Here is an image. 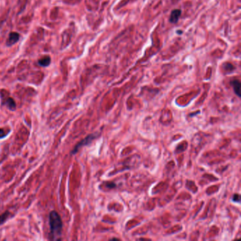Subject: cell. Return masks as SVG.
<instances>
[{
    "mask_svg": "<svg viewBox=\"0 0 241 241\" xmlns=\"http://www.w3.org/2000/svg\"><path fill=\"white\" fill-rule=\"evenodd\" d=\"M49 224L51 239L57 240L58 237L62 236L63 224H62L61 217L55 211H52L50 213Z\"/></svg>",
    "mask_w": 241,
    "mask_h": 241,
    "instance_id": "obj_1",
    "label": "cell"
},
{
    "mask_svg": "<svg viewBox=\"0 0 241 241\" xmlns=\"http://www.w3.org/2000/svg\"><path fill=\"white\" fill-rule=\"evenodd\" d=\"M96 137H97V135L96 134H91L88 135L86 138H84L83 140L79 141L77 144L75 146L74 149H72V151H71V154H72V155L76 154V153L78 152L79 150L81 148L84 147V146H87V145L90 144L91 143L92 141L96 138Z\"/></svg>",
    "mask_w": 241,
    "mask_h": 241,
    "instance_id": "obj_2",
    "label": "cell"
},
{
    "mask_svg": "<svg viewBox=\"0 0 241 241\" xmlns=\"http://www.w3.org/2000/svg\"><path fill=\"white\" fill-rule=\"evenodd\" d=\"M20 38V36L19 33H16V32H12L9 34V38H8V40L7 42V46H11L13 45L15 43L19 41Z\"/></svg>",
    "mask_w": 241,
    "mask_h": 241,
    "instance_id": "obj_3",
    "label": "cell"
},
{
    "mask_svg": "<svg viewBox=\"0 0 241 241\" xmlns=\"http://www.w3.org/2000/svg\"><path fill=\"white\" fill-rule=\"evenodd\" d=\"M181 15V10L174 9L172 11L171 17H170V21L172 23H176L179 20V18Z\"/></svg>",
    "mask_w": 241,
    "mask_h": 241,
    "instance_id": "obj_4",
    "label": "cell"
},
{
    "mask_svg": "<svg viewBox=\"0 0 241 241\" xmlns=\"http://www.w3.org/2000/svg\"><path fill=\"white\" fill-rule=\"evenodd\" d=\"M3 104H5L10 110H14L16 109V107H17L15 101L12 98H7V99H5V101L3 102Z\"/></svg>",
    "mask_w": 241,
    "mask_h": 241,
    "instance_id": "obj_5",
    "label": "cell"
},
{
    "mask_svg": "<svg viewBox=\"0 0 241 241\" xmlns=\"http://www.w3.org/2000/svg\"><path fill=\"white\" fill-rule=\"evenodd\" d=\"M232 85L233 87L234 91L237 96L240 97V82L238 80H234L232 82Z\"/></svg>",
    "mask_w": 241,
    "mask_h": 241,
    "instance_id": "obj_6",
    "label": "cell"
},
{
    "mask_svg": "<svg viewBox=\"0 0 241 241\" xmlns=\"http://www.w3.org/2000/svg\"><path fill=\"white\" fill-rule=\"evenodd\" d=\"M50 62H51V58L49 56L47 57H44L39 60L38 61V63H39L40 65H41L42 66H48L50 64Z\"/></svg>",
    "mask_w": 241,
    "mask_h": 241,
    "instance_id": "obj_7",
    "label": "cell"
},
{
    "mask_svg": "<svg viewBox=\"0 0 241 241\" xmlns=\"http://www.w3.org/2000/svg\"><path fill=\"white\" fill-rule=\"evenodd\" d=\"M11 216V214L9 212H5V213H3L2 214L0 215V225H2L4 223L7 221L9 219V218H10Z\"/></svg>",
    "mask_w": 241,
    "mask_h": 241,
    "instance_id": "obj_8",
    "label": "cell"
},
{
    "mask_svg": "<svg viewBox=\"0 0 241 241\" xmlns=\"http://www.w3.org/2000/svg\"><path fill=\"white\" fill-rule=\"evenodd\" d=\"M224 70L226 71V72H231L235 70L234 66L231 63H229V62H226V63L224 64Z\"/></svg>",
    "mask_w": 241,
    "mask_h": 241,
    "instance_id": "obj_9",
    "label": "cell"
},
{
    "mask_svg": "<svg viewBox=\"0 0 241 241\" xmlns=\"http://www.w3.org/2000/svg\"><path fill=\"white\" fill-rule=\"evenodd\" d=\"M10 132V129L5 128H0V139L5 138Z\"/></svg>",
    "mask_w": 241,
    "mask_h": 241,
    "instance_id": "obj_10",
    "label": "cell"
},
{
    "mask_svg": "<svg viewBox=\"0 0 241 241\" xmlns=\"http://www.w3.org/2000/svg\"><path fill=\"white\" fill-rule=\"evenodd\" d=\"M240 196H239V194H234L233 195V200L234 202H240Z\"/></svg>",
    "mask_w": 241,
    "mask_h": 241,
    "instance_id": "obj_11",
    "label": "cell"
},
{
    "mask_svg": "<svg viewBox=\"0 0 241 241\" xmlns=\"http://www.w3.org/2000/svg\"><path fill=\"white\" fill-rule=\"evenodd\" d=\"M106 187L108 188H114L115 187V185L113 183H106Z\"/></svg>",
    "mask_w": 241,
    "mask_h": 241,
    "instance_id": "obj_12",
    "label": "cell"
}]
</instances>
